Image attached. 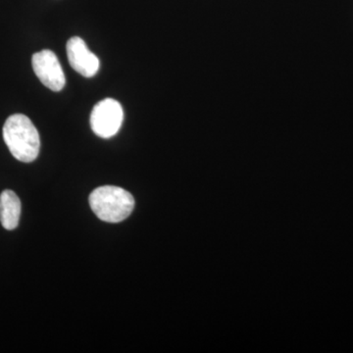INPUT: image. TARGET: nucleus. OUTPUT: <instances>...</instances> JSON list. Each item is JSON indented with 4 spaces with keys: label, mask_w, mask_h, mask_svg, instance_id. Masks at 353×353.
I'll return each mask as SVG.
<instances>
[{
    "label": "nucleus",
    "mask_w": 353,
    "mask_h": 353,
    "mask_svg": "<svg viewBox=\"0 0 353 353\" xmlns=\"http://www.w3.org/2000/svg\"><path fill=\"white\" fill-rule=\"evenodd\" d=\"M3 139L11 154L21 162L30 163L39 157L41 139L38 130L23 114L8 117L3 126Z\"/></svg>",
    "instance_id": "nucleus-1"
},
{
    "label": "nucleus",
    "mask_w": 353,
    "mask_h": 353,
    "mask_svg": "<svg viewBox=\"0 0 353 353\" xmlns=\"http://www.w3.org/2000/svg\"><path fill=\"white\" fill-rule=\"evenodd\" d=\"M88 201L94 214L108 223H120L127 219L134 208V196L115 185L97 188L90 194Z\"/></svg>",
    "instance_id": "nucleus-2"
},
{
    "label": "nucleus",
    "mask_w": 353,
    "mask_h": 353,
    "mask_svg": "<svg viewBox=\"0 0 353 353\" xmlns=\"http://www.w3.org/2000/svg\"><path fill=\"white\" fill-rule=\"evenodd\" d=\"M124 121L122 105L113 99H105L95 104L90 114V127L102 139L112 138L120 131Z\"/></svg>",
    "instance_id": "nucleus-3"
},
{
    "label": "nucleus",
    "mask_w": 353,
    "mask_h": 353,
    "mask_svg": "<svg viewBox=\"0 0 353 353\" xmlns=\"http://www.w3.org/2000/svg\"><path fill=\"white\" fill-rule=\"evenodd\" d=\"M67 57L72 68L85 78L97 75L101 62L97 55L88 50L87 43L79 37H73L67 43Z\"/></svg>",
    "instance_id": "nucleus-5"
},
{
    "label": "nucleus",
    "mask_w": 353,
    "mask_h": 353,
    "mask_svg": "<svg viewBox=\"0 0 353 353\" xmlns=\"http://www.w3.org/2000/svg\"><path fill=\"white\" fill-rule=\"evenodd\" d=\"M21 201L13 190H3L0 194V222L4 229L12 231L19 225Z\"/></svg>",
    "instance_id": "nucleus-6"
},
{
    "label": "nucleus",
    "mask_w": 353,
    "mask_h": 353,
    "mask_svg": "<svg viewBox=\"0 0 353 353\" xmlns=\"http://www.w3.org/2000/svg\"><path fill=\"white\" fill-rule=\"evenodd\" d=\"M32 69L34 74L46 88L53 92L63 90L66 79L63 69L54 52L43 50L34 53L32 57Z\"/></svg>",
    "instance_id": "nucleus-4"
}]
</instances>
